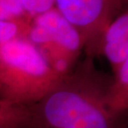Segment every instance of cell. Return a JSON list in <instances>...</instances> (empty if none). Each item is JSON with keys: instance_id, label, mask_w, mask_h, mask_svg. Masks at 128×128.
Instances as JSON below:
<instances>
[{"instance_id": "8", "label": "cell", "mask_w": 128, "mask_h": 128, "mask_svg": "<svg viewBox=\"0 0 128 128\" xmlns=\"http://www.w3.org/2000/svg\"><path fill=\"white\" fill-rule=\"evenodd\" d=\"M0 20L31 22L19 0H0Z\"/></svg>"}, {"instance_id": "6", "label": "cell", "mask_w": 128, "mask_h": 128, "mask_svg": "<svg viewBox=\"0 0 128 128\" xmlns=\"http://www.w3.org/2000/svg\"><path fill=\"white\" fill-rule=\"evenodd\" d=\"M114 73V81L108 88L107 101L111 111L119 116L128 106V60Z\"/></svg>"}, {"instance_id": "5", "label": "cell", "mask_w": 128, "mask_h": 128, "mask_svg": "<svg viewBox=\"0 0 128 128\" xmlns=\"http://www.w3.org/2000/svg\"><path fill=\"white\" fill-rule=\"evenodd\" d=\"M102 50L114 72L128 60L127 12L113 19L102 32Z\"/></svg>"}, {"instance_id": "10", "label": "cell", "mask_w": 128, "mask_h": 128, "mask_svg": "<svg viewBox=\"0 0 128 128\" xmlns=\"http://www.w3.org/2000/svg\"><path fill=\"white\" fill-rule=\"evenodd\" d=\"M24 11L31 18L54 8L55 0H19Z\"/></svg>"}, {"instance_id": "2", "label": "cell", "mask_w": 128, "mask_h": 128, "mask_svg": "<svg viewBox=\"0 0 128 128\" xmlns=\"http://www.w3.org/2000/svg\"><path fill=\"white\" fill-rule=\"evenodd\" d=\"M66 75L58 73L36 46L18 37L0 46V99L30 107L55 88Z\"/></svg>"}, {"instance_id": "3", "label": "cell", "mask_w": 128, "mask_h": 128, "mask_svg": "<svg viewBox=\"0 0 128 128\" xmlns=\"http://www.w3.org/2000/svg\"><path fill=\"white\" fill-rule=\"evenodd\" d=\"M26 38L62 75L69 74L72 62L84 45L77 30L56 8L32 18Z\"/></svg>"}, {"instance_id": "4", "label": "cell", "mask_w": 128, "mask_h": 128, "mask_svg": "<svg viewBox=\"0 0 128 128\" xmlns=\"http://www.w3.org/2000/svg\"><path fill=\"white\" fill-rule=\"evenodd\" d=\"M56 9L78 31L84 43L102 36L111 22V0H55Z\"/></svg>"}, {"instance_id": "1", "label": "cell", "mask_w": 128, "mask_h": 128, "mask_svg": "<svg viewBox=\"0 0 128 128\" xmlns=\"http://www.w3.org/2000/svg\"><path fill=\"white\" fill-rule=\"evenodd\" d=\"M109 85L91 63L84 64L30 106V128H118V115L108 104Z\"/></svg>"}, {"instance_id": "9", "label": "cell", "mask_w": 128, "mask_h": 128, "mask_svg": "<svg viewBox=\"0 0 128 128\" xmlns=\"http://www.w3.org/2000/svg\"><path fill=\"white\" fill-rule=\"evenodd\" d=\"M30 22L0 20V46L18 37H26Z\"/></svg>"}, {"instance_id": "7", "label": "cell", "mask_w": 128, "mask_h": 128, "mask_svg": "<svg viewBox=\"0 0 128 128\" xmlns=\"http://www.w3.org/2000/svg\"><path fill=\"white\" fill-rule=\"evenodd\" d=\"M29 107L15 105L0 99V128H30Z\"/></svg>"}]
</instances>
